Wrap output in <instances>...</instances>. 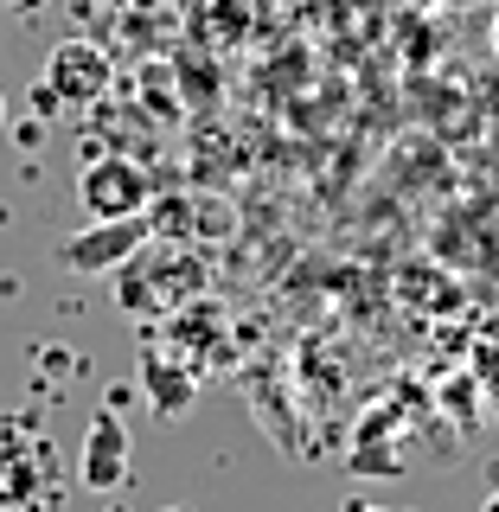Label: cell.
Listing matches in <instances>:
<instances>
[{"label": "cell", "mask_w": 499, "mask_h": 512, "mask_svg": "<svg viewBox=\"0 0 499 512\" xmlns=\"http://www.w3.org/2000/svg\"><path fill=\"white\" fill-rule=\"evenodd\" d=\"M154 237V218L135 212V218H90L84 231H71L58 244V263L77 269V276H116L135 250H148Z\"/></svg>", "instance_id": "cell-1"}, {"label": "cell", "mask_w": 499, "mask_h": 512, "mask_svg": "<svg viewBox=\"0 0 499 512\" xmlns=\"http://www.w3.org/2000/svg\"><path fill=\"white\" fill-rule=\"evenodd\" d=\"M77 205L90 218H135L154 205V180L135 167L128 154H96L84 173H77Z\"/></svg>", "instance_id": "cell-2"}, {"label": "cell", "mask_w": 499, "mask_h": 512, "mask_svg": "<svg viewBox=\"0 0 499 512\" xmlns=\"http://www.w3.org/2000/svg\"><path fill=\"white\" fill-rule=\"evenodd\" d=\"M109 52L103 45H90V39H58L52 45V58H45V71H39V84L58 96V109H84L96 103V96L109 90Z\"/></svg>", "instance_id": "cell-3"}, {"label": "cell", "mask_w": 499, "mask_h": 512, "mask_svg": "<svg viewBox=\"0 0 499 512\" xmlns=\"http://www.w3.org/2000/svg\"><path fill=\"white\" fill-rule=\"evenodd\" d=\"M128 455H135V442H128V423H122L116 397H109V404L90 416L84 455H77V480H84L90 493H116L128 480Z\"/></svg>", "instance_id": "cell-4"}, {"label": "cell", "mask_w": 499, "mask_h": 512, "mask_svg": "<svg viewBox=\"0 0 499 512\" xmlns=\"http://www.w3.org/2000/svg\"><path fill=\"white\" fill-rule=\"evenodd\" d=\"M141 391H148V404H154L160 423H180V416L192 410V397H199V378H192L173 352L154 346L148 359H141Z\"/></svg>", "instance_id": "cell-5"}, {"label": "cell", "mask_w": 499, "mask_h": 512, "mask_svg": "<svg viewBox=\"0 0 499 512\" xmlns=\"http://www.w3.org/2000/svg\"><path fill=\"white\" fill-rule=\"evenodd\" d=\"M39 487H45V448L39 442L20 448L0 436V506H26Z\"/></svg>", "instance_id": "cell-6"}, {"label": "cell", "mask_w": 499, "mask_h": 512, "mask_svg": "<svg viewBox=\"0 0 499 512\" xmlns=\"http://www.w3.org/2000/svg\"><path fill=\"white\" fill-rule=\"evenodd\" d=\"M346 512H404V506H384V500H365V493H352Z\"/></svg>", "instance_id": "cell-7"}, {"label": "cell", "mask_w": 499, "mask_h": 512, "mask_svg": "<svg viewBox=\"0 0 499 512\" xmlns=\"http://www.w3.org/2000/svg\"><path fill=\"white\" fill-rule=\"evenodd\" d=\"M13 7H20V13H39V7H45V0H13Z\"/></svg>", "instance_id": "cell-8"}, {"label": "cell", "mask_w": 499, "mask_h": 512, "mask_svg": "<svg viewBox=\"0 0 499 512\" xmlns=\"http://www.w3.org/2000/svg\"><path fill=\"white\" fill-rule=\"evenodd\" d=\"M480 512H499V493H487V500H480Z\"/></svg>", "instance_id": "cell-9"}, {"label": "cell", "mask_w": 499, "mask_h": 512, "mask_svg": "<svg viewBox=\"0 0 499 512\" xmlns=\"http://www.w3.org/2000/svg\"><path fill=\"white\" fill-rule=\"evenodd\" d=\"M493 52H499V7H493Z\"/></svg>", "instance_id": "cell-10"}, {"label": "cell", "mask_w": 499, "mask_h": 512, "mask_svg": "<svg viewBox=\"0 0 499 512\" xmlns=\"http://www.w3.org/2000/svg\"><path fill=\"white\" fill-rule=\"evenodd\" d=\"M0 128H7V90H0Z\"/></svg>", "instance_id": "cell-11"}, {"label": "cell", "mask_w": 499, "mask_h": 512, "mask_svg": "<svg viewBox=\"0 0 499 512\" xmlns=\"http://www.w3.org/2000/svg\"><path fill=\"white\" fill-rule=\"evenodd\" d=\"M167 512H186V506H167Z\"/></svg>", "instance_id": "cell-12"}]
</instances>
